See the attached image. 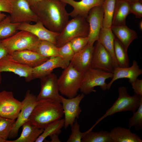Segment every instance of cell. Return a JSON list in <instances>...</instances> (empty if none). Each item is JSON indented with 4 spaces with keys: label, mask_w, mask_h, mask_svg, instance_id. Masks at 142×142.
Segmentation results:
<instances>
[{
    "label": "cell",
    "mask_w": 142,
    "mask_h": 142,
    "mask_svg": "<svg viewBox=\"0 0 142 142\" xmlns=\"http://www.w3.org/2000/svg\"><path fill=\"white\" fill-rule=\"evenodd\" d=\"M67 4L60 0H43L31 8L45 27L59 33L69 20Z\"/></svg>",
    "instance_id": "cell-1"
},
{
    "label": "cell",
    "mask_w": 142,
    "mask_h": 142,
    "mask_svg": "<svg viewBox=\"0 0 142 142\" xmlns=\"http://www.w3.org/2000/svg\"><path fill=\"white\" fill-rule=\"evenodd\" d=\"M64 112L61 103L50 99L37 100L28 121L44 129L48 124L62 118Z\"/></svg>",
    "instance_id": "cell-2"
},
{
    "label": "cell",
    "mask_w": 142,
    "mask_h": 142,
    "mask_svg": "<svg viewBox=\"0 0 142 142\" xmlns=\"http://www.w3.org/2000/svg\"><path fill=\"white\" fill-rule=\"evenodd\" d=\"M119 96L112 105L106 111L105 114L98 119L93 126L95 127L99 122L106 117L118 112L130 111L133 113L139 108L142 96L135 94L130 96L126 88L121 86L118 89Z\"/></svg>",
    "instance_id": "cell-3"
},
{
    "label": "cell",
    "mask_w": 142,
    "mask_h": 142,
    "mask_svg": "<svg viewBox=\"0 0 142 142\" xmlns=\"http://www.w3.org/2000/svg\"><path fill=\"white\" fill-rule=\"evenodd\" d=\"M58 78L59 92L68 98L77 95L81 85L84 73L76 70L70 63Z\"/></svg>",
    "instance_id": "cell-4"
},
{
    "label": "cell",
    "mask_w": 142,
    "mask_h": 142,
    "mask_svg": "<svg viewBox=\"0 0 142 142\" xmlns=\"http://www.w3.org/2000/svg\"><path fill=\"white\" fill-rule=\"evenodd\" d=\"M89 31L86 18L79 16L69 20L57 37L55 45L59 47L79 37H87Z\"/></svg>",
    "instance_id": "cell-5"
},
{
    "label": "cell",
    "mask_w": 142,
    "mask_h": 142,
    "mask_svg": "<svg viewBox=\"0 0 142 142\" xmlns=\"http://www.w3.org/2000/svg\"><path fill=\"white\" fill-rule=\"evenodd\" d=\"M39 40L31 33L20 30L9 37L1 39V41L9 54L23 50L34 51Z\"/></svg>",
    "instance_id": "cell-6"
},
{
    "label": "cell",
    "mask_w": 142,
    "mask_h": 142,
    "mask_svg": "<svg viewBox=\"0 0 142 142\" xmlns=\"http://www.w3.org/2000/svg\"><path fill=\"white\" fill-rule=\"evenodd\" d=\"M113 77V73L91 68L84 73L80 90L84 95L95 92L94 89L97 86H99L103 91L106 90L107 84L105 80Z\"/></svg>",
    "instance_id": "cell-7"
},
{
    "label": "cell",
    "mask_w": 142,
    "mask_h": 142,
    "mask_svg": "<svg viewBox=\"0 0 142 142\" xmlns=\"http://www.w3.org/2000/svg\"><path fill=\"white\" fill-rule=\"evenodd\" d=\"M37 102V96L31 93L30 90H28L24 99L21 101V109L15 120L8 138L14 139L17 136L19 128L28 121Z\"/></svg>",
    "instance_id": "cell-8"
},
{
    "label": "cell",
    "mask_w": 142,
    "mask_h": 142,
    "mask_svg": "<svg viewBox=\"0 0 142 142\" xmlns=\"http://www.w3.org/2000/svg\"><path fill=\"white\" fill-rule=\"evenodd\" d=\"M12 8L10 14L11 22L21 24L36 22L38 17L31 8L27 0H11Z\"/></svg>",
    "instance_id": "cell-9"
},
{
    "label": "cell",
    "mask_w": 142,
    "mask_h": 142,
    "mask_svg": "<svg viewBox=\"0 0 142 142\" xmlns=\"http://www.w3.org/2000/svg\"><path fill=\"white\" fill-rule=\"evenodd\" d=\"M84 97V94L83 93L70 98H66L60 95L61 103L64 115V127L65 129L69 126H71L75 120L79 118L82 112L79 104Z\"/></svg>",
    "instance_id": "cell-10"
},
{
    "label": "cell",
    "mask_w": 142,
    "mask_h": 142,
    "mask_svg": "<svg viewBox=\"0 0 142 142\" xmlns=\"http://www.w3.org/2000/svg\"><path fill=\"white\" fill-rule=\"evenodd\" d=\"M22 103L14 97L12 92H0V116L16 120L21 108Z\"/></svg>",
    "instance_id": "cell-11"
},
{
    "label": "cell",
    "mask_w": 142,
    "mask_h": 142,
    "mask_svg": "<svg viewBox=\"0 0 142 142\" xmlns=\"http://www.w3.org/2000/svg\"><path fill=\"white\" fill-rule=\"evenodd\" d=\"M57 75L52 73L40 79L41 89L37 100L50 99L61 103Z\"/></svg>",
    "instance_id": "cell-12"
},
{
    "label": "cell",
    "mask_w": 142,
    "mask_h": 142,
    "mask_svg": "<svg viewBox=\"0 0 142 142\" xmlns=\"http://www.w3.org/2000/svg\"><path fill=\"white\" fill-rule=\"evenodd\" d=\"M104 12L102 6L95 7L89 11L86 18L89 24L88 43L93 45L98 40L100 30L102 27Z\"/></svg>",
    "instance_id": "cell-13"
},
{
    "label": "cell",
    "mask_w": 142,
    "mask_h": 142,
    "mask_svg": "<svg viewBox=\"0 0 142 142\" xmlns=\"http://www.w3.org/2000/svg\"><path fill=\"white\" fill-rule=\"evenodd\" d=\"M32 68L12 59L8 54L0 60V73L11 72L25 78L26 82L33 80Z\"/></svg>",
    "instance_id": "cell-14"
},
{
    "label": "cell",
    "mask_w": 142,
    "mask_h": 142,
    "mask_svg": "<svg viewBox=\"0 0 142 142\" xmlns=\"http://www.w3.org/2000/svg\"><path fill=\"white\" fill-rule=\"evenodd\" d=\"M97 41L91 68L113 73L114 67L111 55L99 42Z\"/></svg>",
    "instance_id": "cell-15"
},
{
    "label": "cell",
    "mask_w": 142,
    "mask_h": 142,
    "mask_svg": "<svg viewBox=\"0 0 142 142\" xmlns=\"http://www.w3.org/2000/svg\"><path fill=\"white\" fill-rule=\"evenodd\" d=\"M17 29L18 31L23 30L29 32L39 40L48 41L55 45L59 34L47 28L39 20L35 22L34 24L27 23L19 24Z\"/></svg>",
    "instance_id": "cell-16"
},
{
    "label": "cell",
    "mask_w": 142,
    "mask_h": 142,
    "mask_svg": "<svg viewBox=\"0 0 142 142\" xmlns=\"http://www.w3.org/2000/svg\"><path fill=\"white\" fill-rule=\"evenodd\" d=\"M69 65L60 57H50L40 65L32 68L33 79H40L52 73L53 70L56 68H61L64 69Z\"/></svg>",
    "instance_id": "cell-17"
},
{
    "label": "cell",
    "mask_w": 142,
    "mask_h": 142,
    "mask_svg": "<svg viewBox=\"0 0 142 142\" xmlns=\"http://www.w3.org/2000/svg\"><path fill=\"white\" fill-rule=\"evenodd\" d=\"M94 47L88 43L80 51L74 54L70 63L76 70L84 73L91 67Z\"/></svg>",
    "instance_id": "cell-18"
},
{
    "label": "cell",
    "mask_w": 142,
    "mask_h": 142,
    "mask_svg": "<svg viewBox=\"0 0 142 142\" xmlns=\"http://www.w3.org/2000/svg\"><path fill=\"white\" fill-rule=\"evenodd\" d=\"M8 54L13 59L32 68L40 65L49 58L28 50L15 51Z\"/></svg>",
    "instance_id": "cell-19"
},
{
    "label": "cell",
    "mask_w": 142,
    "mask_h": 142,
    "mask_svg": "<svg viewBox=\"0 0 142 142\" xmlns=\"http://www.w3.org/2000/svg\"><path fill=\"white\" fill-rule=\"evenodd\" d=\"M72 6L73 9L69 13L73 18L78 16L86 18L90 10L93 7L102 6L104 0H60Z\"/></svg>",
    "instance_id": "cell-20"
},
{
    "label": "cell",
    "mask_w": 142,
    "mask_h": 142,
    "mask_svg": "<svg viewBox=\"0 0 142 142\" xmlns=\"http://www.w3.org/2000/svg\"><path fill=\"white\" fill-rule=\"evenodd\" d=\"M113 73V77L111 80L107 84V89H110L112 84L115 81L119 79H128L129 82L131 83L135 81L138 76L142 74V70L140 68L136 61L134 60L131 67L115 68Z\"/></svg>",
    "instance_id": "cell-21"
},
{
    "label": "cell",
    "mask_w": 142,
    "mask_h": 142,
    "mask_svg": "<svg viewBox=\"0 0 142 142\" xmlns=\"http://www.w3.org/2000/svg\"><path fill=\"white\" fill-rule=\"evenodd\" d=\"M111 28L116 37L122 43L127 51L132 42L138 38L136 32L129 28L125 24L111 26Z\"/></svg>",
    "instance_id": "cell-22"
},
{
    "label": "cell",
    "mask_w": 142,
    "mask_h": 142,
    "mask_svg": "<svg viewBox=\"0 0 142 142\" xmlns=\"http://www.w3.org/2000/svg\"><path fill=\"white\" fill-rule=\"evenodd\" d=\"M115 36L111 28H102L100 32L99 42L109 53L112 58L114 68L119 67L114 52V41Z\"/></svg>",
    "instance_id": "cell-23"
},
{
    "label": "cell",
    "mask_w": 142,
    "mask_h": 142,
    "mask_svg": "<svg viewBox=\"0 0 142 142\" xmlns=\"http://www.w3.org/2000/svg\"><path fill=\"white\" fill-rule=\"evenodd\" d=\"M22 127V131L19 137L14 140H8L7 142H35L44 130L29 121Z\"/></svg>",
    "instance_id": "cell-24"
},
{
    "label": "cell",
    "mask_w": 142,
    "mask_h": 142,
    "mask_svg": "<svg viewBox=\"0 0 142 142\" xmlns=\"http://www.w3.org/2000/svg\"><path fill=\"white\" fill-rule=\"evenodd\" d=\"M130 129L120 126L112 129L110 132L112 142H142L140 136L131 132Z\"/></svg>",
    "instance_id": "cell-25"
},
{
    "label": "cell",
    "mask_w": 142,
    "mask_h": 142,
    "mask_svg": "<svg viewBox=\"0 0 142 142\" xmlns=\"http://www.w3.org/2000/svg\"><path fill=\"white\" fill-rule=\"evenodd\" d=\"M130 13L129 3L124 1H116L112 26L125 24L126 18Z\"/></svg>",
    "instance_id": "cell-26"
},
{
    "label": "cell",
    "mask_w": 142,
    "mask_h": 142,
    "mask_svg": "<svg viewBox=\"0 0 142 142\" xmlns=\"http://www.w3.org/2000/svg\"><path fill=\"white\" fill-rule=\"evenodd\" d=\"M34 51L47 58L60 57L58 48L55 44L47 41L39 39Z\"/></svg>",
    "instance_id": "cell-27"
},
{
    "label": "cell",
    "mask_w": 142,
    "mask_h": 142,
    "mask_svg": "<svg viewBox=\"0 0 142 142\" xmlns=\"http://www.w3.org/2000/svg\"><path fill=\"white\" fill-rule=\"evenodd\" d=\"M64 119L62 118L48 124L35 142H43L47 137L54 134L59 135L61 132V129L64 126Z\"/></svg>",
    "instance_id": "cell-28"
},
{
    "label": "cell",
    "mask_w": 142,
    "mask_h": 142,
    "mask_svg": "<svg viewBox=\"0 0 142 142\" xmlns=\"http://www.w3.org/2000/svg\"><path fill=\"white\" fill-rule=\"evenodd\" d=\"M114 52L119 67H129V59L126 51L120 42L115 37L114 41Z\"/></svg>",
    "instance_id": "cell-29"
},
{
    "label": "cell",
    "mask_w": 142,
    "mask_h": 142,
    "mask_svg": "<svg viewBox=\"0 0 142 142\" xmlns=\"http://www.w3.org/2000/svg\"><path fill=\"white\" fill-rule=\"evenodd\" d=\"M19 24L12 23L10 15L0 21V39L9 37L17 32Z\"/></svg>",
    "instance_id": "cell-30"
},
{
    "label": "cell",
    "mask_w": 142,
    "mask_h": 142,
    "mask_svg": "<svg viewBox=\"0 0 142 142\" xmlns=\"http://www.w3.org/2000/svg\"><path fill=\"white\" fill-rule=\"evenodd\" d=\"M116 0H104L102 5L104 12L102 28L111 27Z\"/></svg>",
    "instance_id": "cell-31"
},
{
    "label": "cell",
    "mask_w": 142,
    "mask_h": 142,
    "mask_svg": "<svg viewBox=\"0 0 142 142\" xmlns=\"http://www.w3.org/2000/svg\"><path fill=\"white\" fill-rule=\"evenodd\" d=\"M81 142H112L110 132L100 130L94 132L90 131L83 138Z\"/></svg>",
    "instance_id": "cell-32"
},
{
    "label": "cell",
    "mask_w": 142,
    "mask_h": 142,
    "mask_svg": "<svg viewBox=\"0 0 142 142\" xmlns=\"http://www.w3.org/2000/svg\"><path fill=\"white\" fill-rule=\"evenodd\" d=\"M16 120L0 116V138L7 140Z\"/></svg>",
    "instance_id": "cell-33"
},
{
    "label": "cell",
    "mask_w": 142,
    "mask_h": 142,
    "mask_svg": "<svg viewBox=\"0 0 142 142\" xmlns=\"http://www.w3.org/2000/svg\"><path fill=\"white\" fill-rule=\"evenodd\" d=\"M71 133L67 142H81L83 138L86 134L92 130L90 128L86 131L82 132L80 130V125L76 119L73 124L71 126Z\"/></svg>",
    "instance_id": "cell-34"
},
{
    "label": "cell",
    "mask_w": 142,
    "mask_h": 142,
    "mask_svg": "<svg viewBox=\"0 0 142 142\" xmlns=\"http://www.w3.org/2000/svg\"><path fill=\"white\" fill-rule=\"evenodd\" d=\"M133 113L129 120V128L134 126L136 130H140L142 129V99L137 110Z\"/></svg>",
    "instance_id": "cell-35"
},
{
    "label": "cell",
    "mask_w": 142,
    "mask_h": 142,
    "mask_svg": "<svg viewBox=\"0 0 142 142\" xmlns=\"http://www.w3.org/2000/svg\"><path fill=\"white\" fill-rule=\"evenodd\" d=\"M58 48L60 56L69 65L75 54L70 42Z\"/></svg>",
    "instance_id": "cell-36"
},
{
    "label": "cell",
    "mask_w": 142,
    "mask_h": 142,
    "mask_svg": "<svg viewBox=\"0 0 142 142\" xmlns=\"http://www.w3.org/2000/svg\"><path fill=\"white\" fill-rule=\"evenodd\" d=\"M75 53L83 49L88 43V38L87 37H79L75 38L70 42Z\"/></svg>",
    "instance_id": "cell-37"
},
{
    "label": "cell",
    "mask_w": 142,
    "mask_h": 142,
    "mask_svg": "<svg viewBox=\"0 0 142 142\" xmlns=\"http://www.w3.org/2000/svg\"><path fill=\"white\" fill-rule=\"evenodd\" d=\"M129 3L130 13L134 14L137 18H141L142 17V1Z\"/></svg>",
    "instance_id": "cell-38"
},
{
    "label": "cell",
    "mask_w": 142,
    "mask_h": 142,
    "mask_svg": "<svg viewBox=\"0 0 142 142\" xmlns=\"http://www.w3.org/2000/svg\"><path fill=\"white\" fill-rule=\"evenodd\" d=\"M12 6L9 0H0V12L10 14L12 11Z\"/></svg>",
    "instance_id": "cell-39"
},
{
    "label": "cell",
    "mask_w": 142,
    "mask_h": 142,
    "mask_svg": "<svg viewBox=\"0 0 142 142\" xmlns=\"http://www.w3.org/2000/svg\"><path fill=\"white\" fill-rule=\"evenodd\" d=\"M131 84L134 94L142 96V79L137 78Z\"/></svg>",
    "instance_id": "cell-40"
},
{
    "label": "cell",
    "mask_w": 142,
    "mask_h": 142,
    "mask_svg": "<svg viewBox=\"0 0 142 142\" xmlns=\"http://www.w3.org/2000/svg\"><path fill=\"white\" fill-rule=\"evenodd\" d=\"M9 54L8 52L0 39V60L4 56Z\"/></svg>",
    "instance_id": "cell-41"
},
{
    "label": "cell",
    "mask_w": 142,
    "mask_h": 142,
    "mask_svg": "<svg viewBox=\"0 0 142 142\" xmlns=\"http://www.w3.org/2000/svg\"><path fill=\"white\" fill-rule=\"evenodd\" d=\"M43 0H27L31 7L36 6Z\"/></svg>",
    "instance_id": "cell-42"
},
{
    "label": "cell",
    "mask_w": 142,
    "mask_h": 142,
    "mask_svg": "<svg viewBox=\"0 0 142 142\" xmlns=\"http://www.w3.org/2000/svg\"><path fill=\"white\" fill-rule=\"evenodd\" d=\"M58 135L56 134L52 135L49 137L51 140V142H60L61 141L60 140L58 136Z\"/></svg>",
    "instance_id": "cell-43"
},
{
    "label": "cell",
    "mask_w": 142,
    "mask_h": 142,
    "mask_svg": "<svg viewBox=\"0 0 142 142\" xmlns=\"http://www.w3.org/2000/svg\"><path fill=\"white\" fill-rule=\"evenodd\" d=\"M7 16L6 14L2 12H0V21L3 19Z\"/></svg>",
    "instance_id": "cell-44"
},
{
    "label": "cell",
    "mask_w": 142,
    "mask_h": 142,
    "mask_svg": "<svg viewBox=\"0 0 142 142\" xmlns=\"http://www.w3.org/2000/svg\"><path fill=\"white\" fill-rule=\"evenodd\" d=\"M116 1L122 0L128 2L129 3L138 1H142V0H116Z\"/></svg>",
    "instance_id": "cell-45"
},
{
    "label": "cell",
    "mask_w": 142,
    "mask_h": 142,
    "mask_svg": "<svg viewBox=\"0 0 142 142\" xmlns=\"http://www.w3.org/2000/svg\"><path fill=\"white\" fill-rule=\"evenodd\" d=\"M139 27L141 31L142 30V21L141 20L139 23Z\"/></svg>",
    "instance_id": "cell-46"
},
{
    "label": "cell",
    "mask_w": 142,
    "mask_h": 142,
    "mask_svg": "<svg viewBox=\"0 0 142 142\" xmlns=\"http://www.w3.org/2000/svg\"><path fill=\"white\" fill-rule=\"evenodd\" d=\"M7 141L0 138V142H7Z\"/></svg>",
    "instance_id": "cell-47"
},
{
    "label": "cell",
    "mask_w": 142,
    "mask_h": 142,
    "mask_svg": "<svg viewBox=\"0 0 142 142\" xmlns=\"http://www.w3.org/2000/svg\"><path fill=\"white\" fill-rule=\"evenodd\" d=\"M2 80V77L1 75V73H0V85L1 84Z\"/></svg>",
    "instance_id": "cell-48"
},
{
    "label": "cell",
    "mask_w": 142,
    "mask_h": 142,
    "mask_svg": "<svg viewBox=\"0 0 142 142\" xmlns=\"http://www.w3.org/2000/svg\"></svg>",
    "instance_id": "cell-49"
}]
</instances>
